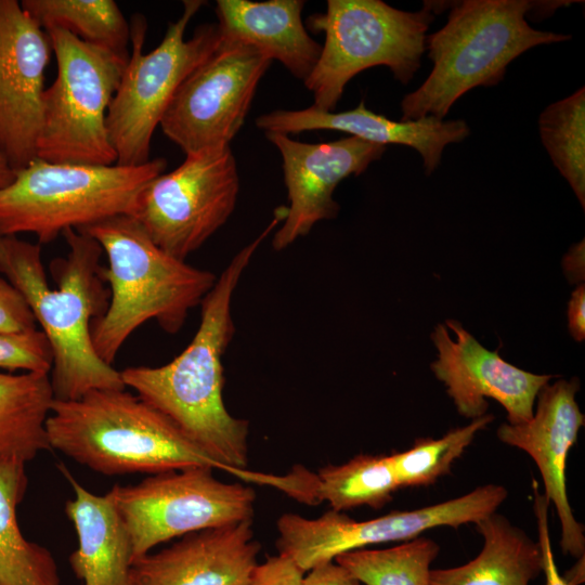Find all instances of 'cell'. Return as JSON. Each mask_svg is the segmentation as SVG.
<instances>
[{
  "mask_svg": "<svg viewBox=\"0 0 585 585\" xmlns=\"http://www.w3.org/2000/svg\"><path fill=\"white\" fill-rule=\"evenodd\" d=\"M52 52L49 35L21 2L0 0V158L14 171L37 158Z\"/></svg>",
  "mask_w": 585,
  "mask_h": 585,
  "instance_id": "obj_14",
  "label": "cell"
},
{
  "mask_svg": "<svg viewBox=\"0 0 585 585\" xmlns=\"http://www.w3.org/2000/svg\"><path fill=\"white\" fill-rule=\"evenodd\" d=\"M283 218L276 210L268 227L217 277L200 303L198 329L179 355L161 366H131L120 372L126 388L169 418L224 471L256 483H261L263 473L247 470L249 422L225 407L222 360L235 333V288L260 244Z\"/></svg>",
  "mask_w": 585,
  "mask_h": 585,
  "instance_id": "obj_1",
  "label": "cell"
},
{
  "mask_svg": "<svg viewBox=\"0 0 585 585\" xmlns=\"http://www.w3.org/2000/svg\"><path fill=\"white\" fill-rule=\"evenodd\" d=\"M257 49L221 41L178 88L159 123L185 155L230 146L271 65Z\"/></svg>",
  "mask_w": 585,
  "mask_h": 585,
  "instance_id": "obj_13",
  "label": "cell"
},
{
  "mask_svg": "<svg viewBox=\"0 0 585 585\" xmlns=\"http://www.w3.org/2000/svg\"><path fill=\"white\" fill-rule=\"evenodd\" d=\"M585 286L580 284L571 295L568 304V321L571 336L576 341L585 338Z\"/></svg>",
  "mask_w": 585,
  "mask_h": 585,
  "instance_id": "obj_35",
  "label": "cell"
},
{
  "mask_svg": "<svg viewBox=\"0 0 585 585\" xmlns=\"http://www.w3.org/2000/svg\"><path fill=\"white\" fill-rule=\"evenodd\" d=\"M302 585H363L335 560L320 563L304 574Z\"/></svg>",
  "mask_w": 585,
  "mask_h": 585,
  "instance_id": "obj_34",
  "label": "cell"
},
{
  "mask_svg": "<svg viewBox=\"0 0 585 585\" xmlns=\"http://www.w3.org/2000/svg\"><path fill=\"white\" fill-rule=\"evenodd\" d=\"M35 316L21 292L0 277V334L36 329Z\"/></svg>",
  "mask_w": 585,
  "mask_h": 585,
  "instance_id": "obj_31",
  "label": "cell"
},
{
  "mask_svg": "<svg viewBox=\"0 0 585 585\" xmlns=\"http://www.w3.org/2000/svg\"><path fill=\"white\" fill-rule=\"evenodd\" d=\"M545 1L464 0L456 2L446 24L426 38L432 70L422 84L401 102V121L427 116L442 119L453 104L476 87L503 80L509 63L541 44L571 36L543 31L525 15Z\"/></svg>",
  "mask_w": 585,
  "mask_h": 585,
  "instance_id": "obj_5",
  "label": "cell"
},
{
  "mask_svg": "<svg viewBox=\"0 0 585 585\" xmlns=\"http://www.w3.org/2000/svg\"><path fill=\"white\" fill-rule=\"evenodd\" d=\"M282 156L284 183L289 205L283 225L275 232L272 246L287 248L310 233L323 220L339 211L333 198L338 184L349 176H359L382 156L386 146L356 136L325 143L292 140L280 132H264Z\"/></svg>",
  "mask_w": 585,
  "mask_h": 585,
  "instance_id": "obj_15",
  "label": "cell"
},
{
  "mask_svg": "<svg viewBox=\"0 0 585 585\" xmlns=\"http://www.w3.org/2000/svg\"><path fill=\"white\" fill-rule=\"evenodd\" d=\"M62 236L68 252L50 264L57 288L48 284L40 244L15 235L0 236V273L24 297L51 346L54 400H76L99 389H126L120 372L96 354L91 339V324L109 301L101 278L103 250L80 231L70 229Z\"/></svg>",
  "mask_w": 585,
  "mask_h": 585,
  "instance_id": "obj_2",
  "label": "cell"
},
{
  "mask_svg": "<svg viewBox=\"0 0 585 585\" xmlns=\"http://www.w3.org/2000/svg\"><path fill=\"white\" fill-rule=\"evenodd\" d=\"M500 484H484L456 498L413 510H394L378 518L356 521L343 512L328 510L317 518L283 514L276 521L278 554L292 559L308 572L341 554L369 545L408 542L439 526L457 529L477 523L507 498Z\"/></svg>",
  "mask_w": 585,
  "mask_h": 585,
  "instance_id": "obj_12",
  "label": "cell"
},
{
  "mask_svg": "<svg viewBox=\"0 0 585 585\" xmlns=\"http://www.w3.org/2000/svg\"><path fill=\"white\" fill-rule=\"evenodd\" d=\"M302 0H218L216 14L221 41L250 46L277 60L296 78L306 80L314 69L322 44L309 35Z\"/></svg>",
  "mask_w": 585,
  "mask_h": 585,
  "instance_id": "obj_20",
  "label": "cell"
},
{
  "mask_svg": "<svg viewBox=\"0 0 585 585\" xmlns=\"http://www.w3.org/2000/svg\"><path fill=\"white\" fill-rule=\"evenodd\" d=\"M15 171L0 158V188L8 186L14 179Z\"/></svg>",
  "mask_w": 585,
  "mask_h": 585,
  "instance_id": "obj_38",
  "label": "cell"
},
{
  "mask_svg": "<svg viewBox=\"0 0 585 585\" xmlns=\"http://www.w3.org/2000/svg\"><path fill=\"white\" fill-rule=\"evenodd\" d=\"M47 34L57 73L42 96L37 158L60 164H116L106 116L129 56L87 43L63 29Z\"/></svg>",
  "mask_w": 585,
  "mask_h": 585,
  "instance_id": "obj_9",
  "label": "cell"
},
{
  "mask_svg": "<svg viewBox=\"0 0 585 585\" xmlns=\"http://www.w3.org/2000/svg\"><path fill=\"white\" fill-rule=\"evenodd\" d=\"M238 192L231 147L206 148L154 178L141 192L132 217L160 249L185 261L227 221Z\"/></svg>",
  "mask_w": 585,
  "mask_h": 585,
  "instance_id": "obj_11",
  "label": "cell"
},
{
  "mask_svg": "<svg viewBox=\"0 0 585 585\" xmlns=\"http://www.w3.org/2000/svg\"><path fill=\"white\" fill-rule=\"evenodd\" d=\"M306 573L292 559L277 554L257 564L247 585H302Z\"/></svg>",
  "mask_w": 585,
  "mask_h": 585,
  "instance_id": "obj_32",
  "label": "cell"
},
{
  "mask_svg": "<svg viewBox=\"0 0 585 585\" xmlns=\"http://www.w3.org/2000/svg\"><path fill=\"white\" fill-rule=\"evenodd\" d=\"M26 487L25 463L0 460V585H60L52 554L18 528L16 507Z\"/></svg>",
  "mask_w": 585,
  "mask_h": 585,
  "instance_id": "obj_25",
  "label": "cell"
},
{
  "mask_svg": "<svg viewBox=\"0 0 585 585\" xmlns=\"http://www.w3.org/2000/svg\"><path fill=\"white\" fill-rule=\"evenodd\" d=\"M212 470L194 467L156 473L108 491L130 534L132 562L172 538L252 520L255 490L222 482Z\"/></svg>",
  "mask_w": 585,
  "mask_h": 585,
  "instance_id": "obj_10",
  "label": "cell"
},
{
  "mask_svg": "<svg viewBox=\"0 0 585 585\" xmlns=\"http://www.w3.org/2000/svg\"><path fill=\"white\" fill-rule=\"evenodd\" d=\"M474 524L483 538L479 555L455 568L430 570L429 585H530L543 572L538 542L506 517L494 512Z\"/></svg>",
  "mask_w": 585,
  "mask_h": 585,
  "instance_id": "obj_22",
  "label": "cell"
},
{
  "mask_svg": "<svg viewBox=\"0 0 585 585\" xmlns=\"http://www.w3.org/2000/svg\"><path fill=\"white\" fill-rule=\"evenodd\" d=\"M256 126L264 132L296 134L311 130H335L386 146L400 144L415 148L422 158L427 174L439 166L443 151L451 143L464 141L470 133L463 119L442 120L427 116L416 120L394 121L359 105L344 112H326L315 106L302 109H275L260 115Z\"/></svg>",
  "mask_w": 585,
  "mask_h": 585,
  "instance_id": "obj_19",
  "label": "cell"
},
{
  "mask_svg": "<svg viewBox=\"0 0 585 585\" xmlns=\"http://www.w3.org/2000/svg\"><path fill=\"white\" fill-rule=\"evenodd\" d=\"M165 158L138 166H92L35 158L0 188V236L34 234L39 244L65 231L132 216L144 187L164 172Z\"/></svg>",
  "mask_w": 585,
  "mask_h": 585,
  "instance_id": "obj_6",
  "label": "cell"
},
{
  "mask_svg": "<svg viewBox=\"0 0 585 585\" xmlns=\"http://www.w3.org/2000/svg\"><path fill=\"white\" fill-rule=\"evenodd\" d=\"M584 557L578 558V561L563 576L570 585H580L584 582Z\"/></svg>",
  "mask_w": 585,
  "mask_h": 585,
  "instance_id": "obj_37",
  "label": "cell"
},
{
  "mask_svg": "<svg viewBox=\"0 0 585 585\" xmlns=\"http://www.w3.org/2000/svg\"><path fill=\"white\" fill-rule=\"evenodd\" d=\"M21 5L44 31L63 29L87 43L129 56L130 24L113 0H23Z\"/></svg>",
  "mask_w": 585,
  "mask_h": 585,
  "instance_id": "obj_26",
  "label": "cell"
},
{
  "mask_svg": "<svg viewBox=\"0 0 585 585\" xmlns=\"http://www.w3.org/2000/svg\"><path fill=\"white\" fill-rule=\"evenodd\" d=\"M297 472V500H326L338 512L361 506L380 509L400 489L388 455L360 454L341 465H326L317 473L302 467Z\"/></svg>",
  "mask_w": 585,
  "mask_h": 585,
  "instance_id": "obj_23",
  "label": "cell"
},
{
  "mask_svg": "<svg viewBox=\"0 0 585 585\" xmlns=\"http://www.w3.org/2000/svg\"><path fill=\"white\" fill-rule=\"evenodd\" d=\"M52 363L51 346L40 329L0 334V369L50 375Z\"/></svg>",
  "mask_w": 585,
  "mask_h": 585,
  "instance_id": "obj_30",
  "label": "cell"
},
{
  "mask_svg": "<svg viewBox=\"0 0 585 585\" xmlns=\"http://www.w3.org/2000/svg\"><path fill=\"white\" fill-rule=\"evenodd\" d=\"M577 378L546 384L538 392L537 407L525 422L502 424L500 442L524 451L536 464L544 495L552 503L561 524L560 547L564 555L585 556L584 525L576 521L567 492L566 468L570 450L584 426L585 416L575 400Z\"/></svg>",
  "mask_w": 585,
  "mask_h": 585,
  "instance_id": "obj_17",
  "label": "cell"
},
{
  "mask_svg": "<svg viewBox=\"0 0 585 585\" xmlns=\"http://www.w3.org/2000/svg\"><path fill=\"white\" fill-rule=\"evenodd\" d=\"M58 467L74 491L65 504L78 537V548L69 557L74 574L84 585H134L131 537L110 494L88 491L63 465Z\"/></svg>",
  "mask_w": 585,
  "mask_h": 585,
  "instance_id": "obj_21",
  "label": "cell"
},
{
  "mask_svg": "<svg viewBox=\"0 0 585 585\" xmlns=\"http://www.w3.org/2000/svg\"><path fill=\"white\" fill-rule=\"evenodd\" d=\"M542 143L585 207V90L548 105L538 117Z\"/></svg>",
  "mask_w": 585,
  "mask_h": 585,
  "instance_id": "obj_27",
  "label": "cell"
},
{
  "mask_svg": "<svg viewBox=\"0 0 585 585\" xmlns=\"http://www.w3.org/2000/svg\"><path fill=\"white\" fill-rule=\"evenodd\" d=\"M563 264L571 281H582L584 278V240L570 249Z\"/></svg>",
  "mask_w": 585,
  "mask_h": 585,
  "instance_id": "obj_36",
  "label": "cell"
},
{
  "mask_svg": "<svg viewBox=\"0 0 585 585\" xmlns=\"http://www.w3.org/2000/svg\"><path fill=\"white\" fill-rule=\"evenodd\" d=\"M493 420L494 416L486 413L439 439L418 438L408 450L392 452L388 456L399 487L428 486L450 474L454 461L464 454L476 434Z\"/></svg>",
  "mask_w": 585,
  "mask_h": 585,
  "instance_id": "obj_29",
  "label": "cell"
},
{
  "mask_svg": "<svg viewBox=\"0 0 585 585\" xmlns=\"http://www.w3.org/2000/svg\"><path fill=\"white\" fill-rule=\"evenodd\" d=\"M445 323L431 334L438 350L431 369L445 385L459 415L470 419L483 416L490 398L506 410L508 424L531 419L536 396L552 376L518 368L496 351L485 349L458 321Z\"/></svg>",
  "mask_w": 585,
  "mask_h": 585,
  "instance_id": "obj_16",
  "label": "cell"
},
{
  "mask_svg": "<svg viewBox=\"0 0 585 585\" xmlns=\"http://www.w3.org/2000/svg\"><path fill=\"white\" fill-rule=\"evenodd\" d=\"M46 430L51 448L108 477L194 467L224 471L169 418L126 389L54 400Z\"/></svg>",
  "mask_w": 585,
  "mask_h": 585,
  "instance_id": "obj_4",
  "label": "cell"
},
{
  "mask_svg": "<svg viewBox=\"0 0 585 585\" xmlns=\"http://www.w3.org/2000/svg\"><path fill=\"white\" fill-rule=\"evenodd\" d=\"M440 546L418 536L385 549H356L341 554L335 561L363 585H429L430 564Z\"/></svg>",
  "mask_w": 585,
  "mask_h": 585,
  "instance_id": "obj_28",
  "label": "cell"
},
{
  "mask_svg": "<svg viewBox=\"0 0 585 585\" xmlns=\"http://www.w3.org/2000/svg\"><path fill=\"white\" fill-rule=\"evenodd\" d=\"M261 545L252 520L210 528L134 560V585H247Z\"/></svg>",
  "mask_w": 585,
  "mask_h": 585,
  "instance_id": "obj_18",
  "label": "cell"
},
{
  "mask_svg": "<svg viewBox=\"0 0 585 585\" xmlns=\"http://www.w3.org/2000/svg\"><path fill=\"white\" fill-rule=\"evenodd\" d=\"M53 401L49 374L0 373V460L26 464L51 450L46 422Z\"/></svg>",
  "mask_w": 585,
  "mask_h": 585,
  "instance_id": "obj_24",
  "label": "cell"
},
{
  "mask_svg": "<svg viewBox=\"0 0 585 585\" xmlns=\"http://www.w3.org/2000/svg\"><path fill=\"white\" fill-rule=\"evenodd\" d=\"M205 4L183 1L181 16L168 25L161 42L143 53L147 23L142 14L130 22L131 54L107 110L106 126L116 153V164L138 166L147 162L151 142L178 88L219 47L217 24H203L190 39L185 30Z\"/></svg>",
  "mask_w": 585,
  "mask_h": 585,
  "instance_id": "obj_8",
  "label": "cell"
},
{
  "mask_svg": "<svg viewBox=\"0 0 585 585\" xmlns=\"http://www.w3.org/2000/svg\"><path fill=\"white\" fill-rule=\"evenodd\" d=\"M77 231L95 239L106 256L101 278L109 285V301L91 324V339L96 354L109 365L130 335L150 320L168 334L178 333L217 281L212 272L160 249L130 214Z\"/></svg>",
  "mask_w": 585,
  "mask_h": 585,
  "instance_id": "obj_3",
  "label": "cell"
},
{
  "mask_svg": "<svg viewBox=\"0 0 585 585\" xmlns=\"http://www.w3.org/2000/svg\"><path fill=\"white\" fill-rule=\"evenodd\" d=\"M437 2L408 12L381 0H328L326 11L308 17L307 26L325 36L318 61L303 81L313 106L334 112L347 83L375 66L388 67L406 84L420 67L426 32Z\"/></svg>",
  "mask_w": 585,
  "mask_h": 585,
  "instance_id": "obj_7",
  "label": "cell"
},
{
  "mask_svg": "<svg viewBox=\"0 0 585 585\" xmlns=\"http://www.w3.org/2000/svg\"><path fill=\"white\" fill-rule=\"evenodd\" d=\"M549 500L544 494L535 489L533 510L536 518L538 544L543 556V572L545 573V585H570L559 573L552 552L549 526L548 508Z\"/></svg>",
  "mask_w": 585,
  "mask_h": 585,
  "instance_id": "obj_33",
  "label": "cell"
}]
</instances>
